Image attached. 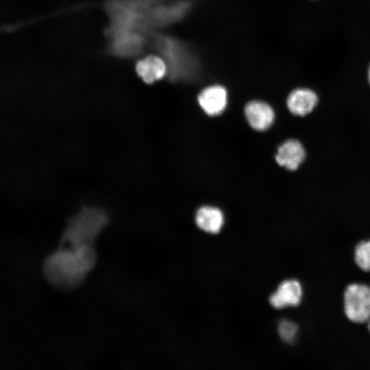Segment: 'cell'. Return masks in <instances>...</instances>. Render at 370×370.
<instances>
[{
	"label": "cell",
	"mask_w": 370,
	"mask_h": 370,
	"mask_svg": "<svg viewBox=\"0 0 370 370\" xmlns=\"http://www.w3.org/2000/svg\"><path fill=\"white\" fill-rule=\"evenodd\" d=\"M306 158V150L304 144L297 138H288L277 149L275 160L277 164L284 169L294 171L297 170Z\"/></svg>",
	"instance_id": "obj_7"
},
{
	"label": "cell",
	"mask_w": 370,
	"mask_h": 370,
	"mask_svg": "<svg viewBox=\"0 0 370 370\" xmlns=\"http://www.w3.org/2000/svg\"><path fill=\"white\" fill-rule=\"evenodd\" d=\"M298 326L288 320L282 321L278 325V332L280 337L287 343H291L296 338Z\"/></svg>",
	"instance_id": "obj_13"
},
{
	"label": "cell",
	"mask_w": 370,
	"mask_h": 370,
	"mask_svg": "<svg viewBox=\"0 0 370 370\" xmlns=\"http://www.w3.org/2000/svg\"><path fill=\"white\" fill-rule=\"evenodd\" d=\"M159 0H108L111 23L107 34L110 49L121 57L139 53L145 45L149 28L157 26L156 8Z\"/></svg>",
	"instance_id": "obj_1"
},
{
	"label": "cell",
	"mask_w": 370,
	"mask_h": 370,
	"mask_svg": "<svg viewBox=\"0 0 370 370\" xmlns=\"http://www.w3.org/2000/svg\"><path fill=\"white\" fill-rule=\"evenodd\" d=\"M318 103L315 92L307 87L299 86L288 94L286 104L288 111L294 116L305 117L310 114Z\"/></svg>",
	"instance_id": "obj_8"
},
{
	"label": "cell",
	"mask_w": 370,
	"mask_h": 370,
	"mask_svg": "<svg viewBox=\"0 0 370 370\" xmlns=\"http://www.w3.org/2000/svg\"><path fill=\"white\" fill-rule=\"evenodd\" d=\"M344 310L350 321H367L370 319V287L361 284L349 285L344 293Z\"/></svg>",
	"instance_id": "obj_4"
},
{
	"label": "cell",
	"mask_w": 370,
	"mask_h": 370,
	"mask_svg": "<svg viewBox=\"0 0 370 370\" xmlns=\"http://www.w3.org/2000/svg\"><path fill=\"white\" fill-rule=\"evenodd\" d=\"M368 79L370 83V66H369V72H368Z\"/></svg>",
	"instance_id": "obj_15"
},
{
	"label": "cell",
	"mask_w": 370,
	"mask_h": 370,
	"mask_svg": "<svg viewBox=\"0 0 370 370\" xmlns=\"http://www.w3.org/2000/svg\"><path fill=\"white\" fill-rule=\"evenodd\" d=\"M109 221L107 212L95 207H84L71 218L63 233L60 247L94 245Z\"/></svg>",
	"instance_id": "obj_3"
},
{
	"label": "cell",
	"mask_w": 370,
	"mask_h": 370,
	"mask_svg": "<svg viewBox=\"0 0 370 370\" xmlns=\"http://www.w3.org/2000/svg\"><path fill=\"white\" fill-rule=\"evenodd\" d=\"M367 326H368V329L370 332V319L367 321Z\"/></svg>",
	"instance_id": "obj_14"
},
{
	"label": "cell",
	"mask_w": 370,
	"mask_h": 370,
	"mask_svg": "<svg viewBox=\"0 0 370 370\" xmlns=\"http://www.w3.org/2000/svg\"><path fill=\"white\" fill-rule=\"evenodd\" d=\"M302 287L300 283L295 280L282 282L277 291L271 295V305L277 309L287 306H297L302 298Z\"/></svg>",
	"instance_id": "obj_10"
},
{
	"label": "cell",
	"mask_w": 370,
	"mask_h": 370,
	"mask_svg": "<svg viewBox=\"0 0 370 370\" xmlns=\"http://www.w3.org/2000/svg\"><path fill=\"white\" fill-rule=\"evenodd\" d=\"M136 71L145 83L153 84L167 76L168 67L162 56L151 54L137 62Z\"/></svg>",
	"instance_id": "obj_11"
},
{
	"label": "cell",
	"mask_w": 370,
	"mask_h": 370,
	"mask_svg": "<svg viewBox=\"0 0 370 370\" xmlns=\"http://www.w3.org/2000/svg\"><path fill=\"white\" fill-rule=\"evenodd\" d=\"M354 258L358 266L370 271V241L360 243L355 249Z\"/></svg>",
	"instance_id": "obj_12"
},
{
	"label": "cell",
	"mask_w": 370,
	"mask_h": 370,
	"mask_svg": "<svg viewBox=\"0 0 370 370\" xmlns=\"http://www.w3.org/2000/svg\"><path fill=\"white\" fill-rule=\"evenodd\" d=\"M199 106L209 116L221 114L228 105L229 94L223 84L214 83L202 88L197 96Z\"/></svg>",
	"instance_id": "obj_5"
},
{
	"label": "cell",
	"mask_w": 370,
	"mask_h": 370,
	"mask_svg": "<svg viewBox=\"0 0 370 370\" xmlns=\"http://www.w3.org/2000/svg\"><path fill=\"white\" fill-rule=\"evenodd\" d=\"M244 115L249 125L258 132L266 131L273 125L275 114L273 107L267 101L252 99L246 103Z\"/></svg>",
	"instance_id": "obj_6"
},
{
	"label": "cell",
	"mask_w": 370,
	"mask_h": 370,
	"mask_svg": "<svg viewBox=\"0 0 370 370\" xmlns=\"http://www.w3.org/2000/svg\"><path fill=\"white\" fill-rule=\"evenodd\" d=\"M97 260L94 245L60 247L44 260L42 273L53 287L71 291L84 282L95 268Z\"/></svg>",
	"instance_id": "obj_2"
},
{
	"label": "cell",
	"mask_w": 370,
	"mask_h": 370,
	"mask_svg": "<svg viewBox=\"0 0 370 370\" xmlns=\"http://www.w3.org/2000/svg\"><path fill=\"white\" fill-rule=\"evenodd\" d=\"M196 227L210 234L219 233L225 225L223 210L213 205H202L197 208L194 217Z\"/></svg>",
	"instance_id": "obj_9"
}]
</instances>
